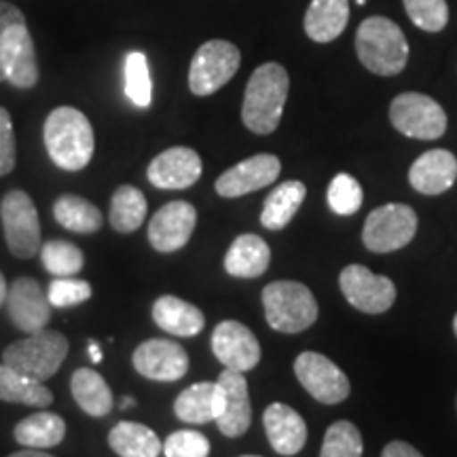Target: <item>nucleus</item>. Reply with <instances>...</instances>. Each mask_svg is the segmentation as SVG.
<instances>
[{
    "mask_svg": "<svg viewBox=\"0 0 457 457\" xmlns=\"http://www.w3.org/2000/svg\"><path fill=\"white\" fill-rule=\"evenodd\" d=\"M457 180V157L445 148H434L415 159L409 170V182L417 193L441 195Z\"/></svg>",
    "mask_w": 457,
    "mask_h": 457,
    "instance_id": "obj_20",
    "label": "nucleus"
},
{
    "mask_svg": "<svg viewBox=\"0 0 457 457\" xmlns=\"http://www.w3.org/2000/svg\"><path fill=\"white\" fill-rule=\"evenodd\" d=\"M267 438L279 455H296L307 443V426L303 417L293 407L273 403L262 413Z\"/></svg>",
    "mask_w": 457,
    "mask_h": 457,
    "instance_id": "obj_21",
    "label": "nucleus"
},
{
    "mask_svg": "<svg viewBox=\"0 0 457 457\" xmlns=\"http://www.w3.org/2000/svg\"><path fill=\"white\" fill-rule=\"evenodd\" d=\"M49 296L41 284L32 278L15 279L7 293V312L11 322L24 333L32 335L43 330L51 320Z\"/></svg>",
    "mask_w": 457,
    "mask_h": 457,
    "instance_id": "obj_18",
    "label": "nucleus"
},
{
    "mask_svg": "<svg viewBox=\"0 0 457 457\" xmlns=\"http://www.w3.org/2000/svg\"><path fill=\"white\" fill-rule=\"evenodd\" d=\"M307 188L299 180H288L273 188L267 195L261 212V225L271 231H279L295 219L299 208L305 202Z\"/></svg>",
    "mask_w": 457,
    "mask_h": 457,
    "instance_id": "obj_26",
    "label": "nucleus"
},
{
    "mask_svg": "<svg viewBox=\"0 0 457 457\" xmlns=\"http://www.w3.org/2000/svg\"><path fill=\"white\" fill-rule=\"evenodd\" d=\"M91 284L85 279H74V278H55L49 284L47 296L51 307H74L81 305V303L91 299Z\"/></svg>",
    "mask_w": 457,
    "mask_h": 457,
    "instance_id": "obj_38",
    "label": "nucleus"
},
{
    "mask_svg": "<svg viewBox=\"0 0 457 457\" xmlns=\"http://www.w3.org/2000/svg\"><path fill=\"white\" fill-rule=\"evenodd\" d=\"M271 262V250L267 242L254 233L236 237L225 254V271L233 278H259Z\"/></svg>",
    "mask_w": 457,
    "mask_h": 457,
    "instance_id": "obj_23",
    "label": "nucleus"
},
{
    "mask_svg": "<svg viewBox=\"0 0 457 457\" xmlns=\"http://www.w3.org/2000/svg\"><path fill=\"white\" fill-rule=\"evenodd\" d=\"M129 407H136V398L125 396V398L121 400V409H129Z\"/></svg>",
    "mask_w": 457,
    "mask_h": 457,
    "instance_id": "obj_46",
    "label": "nucleus"
},
{
    "mask_svg": "<svg viewBox=\"0 0 457 457\" xmlns=\"http://www.w3.org/2000/svg\"><path fill=\"white\" fill-rule=\"evenodd\" d=\"M242 457H259V455H242Z\"/></svg>",
    "mask_w": 457,
    "mask_h": 457,
    "instance_id": "obj_49",
    "label": "nucleus"
},
{
    "mask_svg": "<svg viewBox=\"0 0 457 457\" xmlns=\"http://www.w3.org/2000/svg\"><path fill=\"white\" fill-rule=\"evenodd\" d=\"M381 457H424V455H421L420 451L413 447V445L403 443V441H394L390 445H386Z\"/></svg>",
    "mask_w": 457,
    "mask_h": 457,
    "instance_id": "obj_42",
    "label": "nucleus"
},
{
    "mask_svg": "<svg viewBox=\"0 0 457 457\" xmlns=\"http://www.w3.org/2000/svg\"><path fill=\"white\" fill-rule=\"evenodd\" d=\"M108 445L119 457H159L163 443L151 428L136 421H119L108 434Z\"/></svg>",
    "mask_w": 457,
    "mask_h": 457,
    "instance_id": "obj_27",
    "label": "nucleus"
},
{
    "mask_svg": "<svg viewBox=\"0 0 457 457\" xmlns=\"http://www.w3.org/2000/svg\"><path fill=\"white\" fill-rule=\"evenodd\" d=\"M350 21V0H312L307 9L305 34L316 43H330Z\"/></svg>",
    "mask_w": 457,
    "mask_h": 457,
    "instance_id": "obj_25",
    "label": "nucleus"
},
{
    "mask_svg": "<svg viewBox=\"0 0 457 457\" xmlns=\"http://www.w3.org/2000/svg\"><path fill=\"white\" fill-rule=\"evenodd\" d=\"M0 400L45 409L54 403V394L41 381H34L30 377L21 375L20 370L0 362Z\"/></svg>",
    "mask_w": 457,
    "mask_h": 457,
    "instance_id": "obj_30",
    "label": "nucleus"
},
{
    "mask_svg": "<svg viewBox=\"0 0 457 457\" xmlns=\"http://www.w3.org/2000/svg\"><path fill=\"white\" fill-rule=\"evenodd\" d=\"M390 121L400 134L417 140H436L447 131V114L430 96L407 91L394 98Z\"/></svg>",
    "mask_w": 457,
    "mask_h": 457,
    "instance_id": "obj_8",
    "label": "nucleus"
},
{
    "mask_svg": "<svg viewBox=\"0 0 457 457\" xmlns=\"http://www.w3.org/2000/svg\"><path fill=\"white\" fill-rule=\"evenodd\" d=\"M347 303L364 313H384L396 301V286L390 278L377 276L362 265H347L339 276Z\"/></svg>",
    "mask_w": 457,
    "mask_h": 457,
    "instance_id": "obj_11",
    "label": "nucleus"
},
{
    "mask_svg": "<svg viewBox=\"0 0 457 457\" xmlns=\"http://www.w3.org/2000/svg\"><path fill=\"white\" fill-rule=\"evenodd\" d=\"M328 205L335 214L352 216L356 214L362 205V187L350 174H337L328 185L327 193Z\"/></svg>",
    "mask_w": 457,
    "mask_h": 457,
    "instance_id": "obj_36",
    "label": "nucleus"
},
{
    "mask_svg": "<svg viewBox=\"0 0 457 457\" xmlns=\"http://www.w3.org/2000/svg\"><path fill=\"white\" fill-rule=\"evenodd\" d=\"M15 131L7 108L0 106V176H7L15 168Z\"/></svg>",
    "mask_w": 457,
    "mask_h": 457,
    "instance_id": "obj_40",
    "label": "nucleus"
},
{
    "mask_svg": "<svg viewBox=\"0 0 457 457\" xmlns=\"http://www.w3.org/2000/svg\"><path fill=\"white\" fill-rule=\"evenodd\" d=\"M87 352H89V358H91V362H94V364H100V362H102V358H104V353H102L100 343H98V341H94V339H89Z\"/></svg>",
    "mask_w": 457,
    "mask_h": 457,
    "instance_id": "obj_43",
    "label": "nucleus"
},
{
    "mask_svg": "<svg viewBox=\"0 0 457 457\" xmlns=\"http://www.w3.org/2000/svg\"><path fill=\"white\" fill-rule=\"evenodd\" d=\"M15 24H26L24 13H21L15 4L0 0V41H3V34L7 32V28L15 26ZM3 81H7V77H4L3 64H0V83Z\"/></svg>",
    "mask_w": 457,
    "mask_h": 457,
    "instance_id": "obj_41",
    "label": "nucleus"
},
{
    "mask_svg": "<svg viewBox=\"0 0 457 457\" xmlns=\"http://www.w3.org/2000/svg\"><path fill=\"white\" fill-rule=\"evenodd\" d=\"M131 364L146 379L179 381L188 370V356L180 343L170 339H148L136 347Z\"/></svg>",
    "mask_w": 457,
    "mask_h": 457,
    "instance_id": "obj_16",
    "label": "nucleus"
},
{
    "mask_svg": "<svg viewBox=\"0 0 457 457\" xmlns=\"http://www.w3.org/2000/svg\"><path fill=\"white\" fill-rule=\"evenodd\" d=\"M43 267L55 278H72L83 270L85 256L81 248L64 239H51L41 245Z\"/></svg>",
    "mask_w": 457,
    "mask_h": 457,
    "instance_id": "obj_33",
    "label": "nucleus"
},
{
    "mask_svg": "<svg viewBox=\"0 0 457 457\" xmlns=\"http://www.w3.org/2000/svg\"><path fill=\"white\" fill-rule=\"evenodd\" d=\"M262 307L270 327L278 333L295 335L318 320V301L301 282L279 279L262 290Z\"/></svg>",
    "mask_w": 457,
    "mask_h": 457,
    "instance_id": "obj_4",
    "label": "nucleus"
},
{
    "mask_svg": "<svg viewBox=\"0 0 457 457\" xmlns=\"http://www.w3.org/2000/svg\"><path fill=\"white\" fill-rule=\"evenodd\" d=\"M417 233V214L404 204H386L369 214L362 242L370 253L387 254L404 248Z\"/></svg>",
    "mask_w": 457,
    "mask_h": 457,
    "instance_id": "obj_9",
    "label": "nucleus"
},
{
    "mask_svg": "<svg viewBox=\"0 0 457 457\" xmlns=\"http://www.w3.org/2000/svg\"><path fill=\"white\" fill-rule=\"evenodd\" d=\"M290 79L284 66L270 62L256 68L245 85L242 119L250 131L259 136L273 134L282 121L288 98Z\"/></svg>",
    "mask_w": 457,
    "mask_h": 457,
    "instance_id": "obj_2",
    "label": "nucleus"
},
{
    "mask_svg": "<svg viewBox=\"0 0 457 457\" xmlns=\"http://www.w3.org/2000/svg\"><path fill=\"white\" fill-rule=\"evenodd\" d=\"M453 330H455V335H457V313H455V318H453Z\"/></svg>",
    "mask_w": 457,
    "mask_h": 457,
    "instance_id": "obj_47",
    "label": "nucleus"
},
{
    "mask_svg": "<svg viewBox=\"0 0 457 457\" xmlns=\"http://www.w3.org/2000/svg\"><path fill=\"white\" fill-rule=\"evenodd\" d=\"M54 216L62 227L74 233H96L102 227V212L79 195H62L54 204Z\"/></svg>",
    "mask_w": 457,
    "mask_h": 457,
    "instance_id": "obj_32",
    "label": "nucleus"
},
{
    "mask_svg": "<svg viewBox=\"0 0 457 457\" xmlns=\"http://www.w3.org/2000/svg\"><path fill=\"white\" fill-rule=\"evenodd\" d=\"M45 148L60 170L79 171L94 157L96 136L89 119L72 106H57L45 121Z\"/></svg>",
    "mask_w": 457,
    "mask_h": 457,
    "instance_id": "obj_1",
    "label": "nucleus"
},
{
    "mask_svg": "<svg viewBox=\"0 0 457 457\" xmlns=\"http://www.w3.org/2000/svg\"><path fill=\"white\" fill-rule=\"evenodd\" d=\"M125 96L138 108L151 106L153 102L151 68L142 51H131L125 57Z\"/></svg>",
    "mask_w": 457,
    "mask_h": 457,
    "instance_id": "obj_34",
    "label": "nucleus"
},
{
    "mask_svg": "<svg viewBox=\"0 0 457 457\" xmlns=\"http://www.w3.org/2000/svg\"><path fill=\"white\" fill-rule=\"evenodd\" d=\"M214 356L228 370L248 373L261 362V345L248 327L237 320H225L212 333Z\"/></svg>",
    "mask_w": 457,
    "mask_h": 457,
    "instance_id": "obj_14",
    "label": "nucleus"
},
{
    "mask_svg": "<svg viewBox=\"0 0 457 457\" xmlns=\"http://www.w3.org/2000/svg\"><path fill=\"white\" fill-rule=\"evenodd\" d=\"M279 171H282V163L276 155L262 153V155L248 157L220 174V179L216 180V193L228 199L248 195V193L273 185Z\"/></svg>",
    "mask_w": 457,
    "mask_h": 457,
    "instance_id": "obj_17",
    "label": "nucleus"
},
{
    "mask_svg": "<svg viewBox=\"0 0 457 457\" xmlns=\"http://www.w3.org/2000/svg\"><path fill=\"white\" fill-rule=\"evenodd\" d=\"M68 339L57 330H38L28 335L26 339L11 343L3 352V362L7 367L20 370L21 375L34 381H45L60 370L62 362L68 356Z\"/></svg>",
    "mask_w": 457,
    "mask_h": 457,
    "instance_id": "obj_5",
    "label": "nucleus"
},
{
    "mask_svg": "<svg viewBox=\"0 0 457 457\" xmlns=\"http://www.w3.org/2000/svg\"><path fill=\"white\" fill-rule=\"evenodd\" d=\"M362 434L352 421H335L324 436L320 457H362Z\"/></svg>",
    "mask_w": 457,
    "mask_h": 457,
    "instance_id": "obj_35",
    "label": "nucleus"
},
{
    "mask_svg": "<svg viewBox=\"0 0 457 457\" xmlns=\"http://www.w3.org/2000/svg\"><path fill=\"white\" fill-rule=\"evenodd\" d=\"M9 457H54L49 453H45L41 449H24V451H17V453L9 455Z\"/></svg>",
    "mask_w": 457,
    "mask_h": 457,
    "instance_id": "obj_44",
    "label": "nucleus"
},
{
    "mask_svg": "<svg viewBox=\"0 0 457 457\" xmlns=\"http://www.w3.org/2000/svg\"><path fill=\"white\" fill-rule=\"evenodd\" d=\"M111 225L119 233H134L146 219V197L140 188L123 185L112 193L111 199Z\"/></svg>",
    "mask_w": 457,
    "mask_h": 457,
    "instance_id": "obj_31",
    "label": "nucleus"
},
{
    "mask_svg": "<svg viewBox=\"0 0 457 457\" xmlns=\"http://www.w3.org/2000/svg\"><path fill=\"white\" fill-rule=\"evenodd\" d=\"M0 64L4 77L17 89H32L38 83L37 51L26 24L7 28L0 41Z\"/></svg>",
    "mask_w": 457,
    "mask_h": 457,
    "instance_id": "obj_12",
    "label": "nucleus"
},
{
    "mask_svg": "<svg viewBox=\"0 0 457 457\" xmlns=\"http://www.w3.org/2000/svg\"><path fill=\"white\" fill-rule=\"evenodd\" d=\"M165 457H208L210 441L197 430L171 432L163 443Z\"/></svg>",
    "mask_w": 457,
    "mask_h": 457,
    "instance_id": "obj_39",
    "label": "nucleus"
},
{
    "mask_svg": "<svg viewBox=\"0 0 457 457\" xmlns=\"http://www.w3.org/2000/svg\"><path fill=\"white\" fill-rule=\"evenodd\" d=\"M153 320L159 328L174 337H195L205 327L202 310L174 295L159 296L153 305Z\"/></svg>",
    "mask_w": 457,
    "mask_h": 457,
    "instance_id": "obj_22",
    "label": "nucleus"
},
{
    "mask_svg": "<svg viewBox=\"0 0 457 457\" xmlns=\"http://www.w3.org/2000/svg\"><path fill=\"white\" fill-rule=\"evenodd\" d=\"M356 3L360 4V7H362V4H364V3H367V0H356Z\"/></svg>",
    "mask_w": 457,
    "mask_h": 457,
    "instance_id": "obj_48",
    "label": "nucleus"
},
{
    "mask_svg": "<svg viewBox=\"0 0 457 457\" xmlns=\"http://www.w3.org/2000/svg\"><path fill=\"white\" fill-rule=\"evenodd\" d=\"M202 157L188 146H174L159 153L148 165V182L165 191L188 188L202 179Z\"/></svg>",
    "mask_w": 457,
    "mask_h": 457,
    "instance_id": "obj_19",
    "label": "nucleus"
},
{
    "mask_svg": "<svg viewBox=\"0 0 457 457\" xmlns=\"http://www.w3.org/2000/svg\"><path fill=\"white\" fill-rule=\"evenodd\" d=\"M220 411L216 417V426L228 438H239L248 432L253 421V404H250L248 381L244 373L225 369L219 377Z\"/></svg>",
    "mask_w": 457,
    "mask_h": 457,
    "instance_id": "obj_13",
    "label": "nucleus"
},
{
    "mask_svg": "<svg viewBox=\"0 0 457 457\" xmlns=\"http://www.w3.org/2000/svg\"><path fill=\"white\" fill-rule=\"evenodd\" d=\"M0 216L11 254L17 259H32L41 253V220L37 205L26 191H9L0 204Z\"/></svg>",
    "mask_w": 457,
    "mask_h": 457,
    "instance_id": "obj_6",
    "label": "nucleus"
},
{
    "mask_svg": "<svg viewBox=\"0 0 457 457\" xmlns=\"http://www.w3.org/2000/svg\"><path fill=\"white\" fill-rule=\"evenodd\" d=\"M197 225V210L188 202H170L157 210L148 225V242L157 253L185 248Z\"/></svg>",
    "mask_w": 457,
    "mask_h": 457,
    "instance_id": "obj_15",
    "label": "nucleus"
},
{
    "mask_svg": "<svg viewBox=\"0 0 457 457\" xmlns=\"http://www.w3.org/2000/svg\"><path fill=\"white\" fill-rule=\"evenodd\" d=\"M72 398L91 417H106L114 407V398L104 377L94 369H77L71 379Z\"/></svg>",
    "mask_w": 457,
    "mask_h": 457,
    "instance_id": "obj_29",
    "label": "nucleus"
},
{
    "mask_svg": "<svg viewBox=\"0 0 457 457\" xmlns=\"http://www.w3.org/2000/svg\"><path fill=\"white\" fill-rule=\"evenodd\" d=\"M356 51L364 68L381 77L403 72L409 60V43L403 30L387 17H369L356 32Z\"/></svg>",
    "mask_w": 457,
    "mask_h": 457,
    "instance_id": "obj_3",
    "label": "nucleus"
},
{
    "mask_svg": "<svg viewBox=\"0 0 457 457\" xmlns=\"http://www.w3.org/2000/svg\"><path fill=\"white\" fill-rule=\"evenodd\" d=\"M7 293H9L7 282H4V276L0 273V307H3V303H7Z\"/></svg>",
    "mask_w": 457,
    "mask_h": 457,
    "instance_id": "obj_45",
    "label": "nucleus"
},
{
    "mask_svg": "<svg viewBox=\"0 0 457 457\" xmlns=\"http://www.w3.org/2000/svg\"><path fill=\"white\" fill-rule=\"evenodd\" d=\"M411 21L426 32H441L449 21L447 0H404Z\"/></svg>",
    "mask_w": 457,
    "mask_h": 457,
    "instance_id": "obj_37",
    "label": "nucleus"
},
{
    "mask_svg": "<svg viewBox=\"0 0 457 457\" xmlns=\"http://www.w3.org/2000/svg\"><path fill=\"white\" fill-rule=\"evenodd\" d=\"M15 441L26 449H51L57 447L66 436V421L51 411L28 415L13 430Z\"/></svg>",
    "mask_w": 457,
    "mask_h": 457,
    "instance_id": "obj_28",
    "label": "nucleus"
},
{
    "mask_svg": "<svg viewBox=\"0 0 457 457\" xmlns=\"http://www.w3.org/2000/svg\"><path fill=\"white\" fill-rule=\"evenodd\" d=\"M220 411V392L216 381H199L179 394L174 403V413L180 421L193 426L216 421Z\"/></svg>",
    "mask_w": 457,
    "mask_h": 457,
    "instance_id": "obj_24",
    "label": "nucleus"
},
{
    "mask_svg": "<svg viewBox=\"0 0 457 457\" xmlns=\"http://www.w3.org/2000/svg\"><path fill=\"white\" fill-rule=\"evenodd\" d=\"M242 64V54L228 41H208L195 51L188 71V87L195 96H212L231 81Z\"/></svg>",
    "mask_w": 457,
    "mask_h": 457,
    "instance_id": "obj_7",
    "label": "nucleus"
},
{
    "mask_svg": "<svg viewBox=\"0 0 457 457\" xmlns=\"http://www.w3.org/2000/svg\"><path fill=\"white\" fill-rule=\"evenodd\" d=\"M295 375L301 386L322 404H339L350 396V379L333 360L318 352H303L295 360Z\"/></svg>",
    "mask_w": 457,
    "mask_h": 457,
    "instance_id": "obj_10",
    "label": "nucleus"
}]
</instances>
